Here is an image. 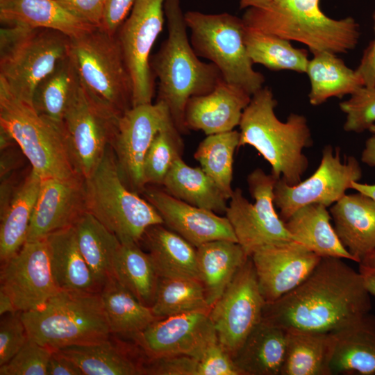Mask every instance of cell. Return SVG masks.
<instances>
[{
	"label": "cell",
	"mask_w": 375,
	"mask_h": 375,
	"mask_svg": "<svg viewBox=\"0 0 375 375\" xmlns=\"http://www.w3.org/2000/svg\"><path fill=\"white\" fill-rule=\"evenodd\" d=\"M338 258H322L300 285L265 303L263 319L285 330L331 333L372 309L360 272Z\"/></svg>",
	"instance_id": "cell-1"
},
{
	"label": "cell",
	"mask_w": 375,
	"mask_h": 375,
	"mask_svg": "<svg viewBox=\"0 0 375 375\" xmlns=\"http://www.w3.org/2000/svg\"><path fill=\"white\" fill-rule=\"evenodd\" d=\"M164 12L168 35L150 66L159 81L157 101L167 106L175 126L183 133L188 131L185 110L189 99L210 93L223 78L214 64L198 58L188 37L180 1L166 0Z\"/></svg>",
	"instance_id": "cell-2"
},
{
	"label": "cell",
	"mask_w": 375,
	"mask_h": 375,
	"mask_svg": "<svg viewBox=\"0 0 375 375\" xmlns=\"http://www.w3.org/2000/svg\"><path fill=\"white\" fill-rule=\"evenodd\" d=\"M277 105L272 90L263 87L251 96L240 123L239 147L250 145L271 166L272 175L283 179L289 185L301 181L308 166L303 152L312 144L306 117L291 113L285 122L276 117Z\"/></svg>",
	"instance_id": "cell-3"
},
{
	"label": "cell",
	"mask_w": 375,
	"mask_h": 375,
	"mask_svg": "<svg viewBox=\"0 0 375 375\" xmlns=\"http://www.w3.org/2000/svg\"><path fill=\"white\" fill-rule=\"evenodd\" d=\"M242 19L249 28L300 42L312 54L347 53L356 48L360 36L354 18L328 17L319 0H272L246 8Z\"/></svg>",
	"instance_id": "cell-4"
},
{
	"label": "cell",
	"mask_w": 375,
	"mask_h": 375,
	"mask_svg": "<svg viewBox=\"0 0 375 375\" xmlns=\"http://www.w3.org/2000/svg\"><path fill=\"white\" fill-rule=\"evenodd\" d=\"M21 317L28 339L53 350L100 342L111 333L99 292L59 290Z\"/></svg>",
	"instance_id": "cell-5"
},
{
	"label": "cell",
	"mask_w": 375,
	"mask_h": 375,
	"mask_svg": "<svg viewBox=\"0 0 375 375\" xmlns=\"http://www.w3.org/2000/svg\"><path fill=\"white\" fill-rule=\"evenodd\" d=\"M111 148H107L99 165L84 178L85 211L121 243H138L149 226L163 224V221L148 201L126 185Z\"/></svg>",
	"instance_id": "cell-6"
},
{
	"label": "cell",
	"mask_w": 375,
	"mask_h": 375,
	"mask_svg": "<svg viewBox=\"0 0 375 375\" xmlns=\"http://www.w3.org/2000/svg\"><path fill=\"white\" fill-rule=\"evenodd\" d=\"M78 81L96 103L119 117L132 107L133 87L118 37L101 28L70 38Z\"/></svg>",
	"instance_id": "cell-7"
},
{
	"label": "cell",
	"mask_w": 375,
	"mask_h": 375,
	"mask_svg": "<svg viewBox=\"0 0 375 375\" xmlns=\"http://www.w3.org/2000/svg\"><path fill=\"white\" fill-rule=\"evenodd\" d=\"M0 126L6 129L41 178L81 176L74 167L63 127L39 115L0 78Z\"/></svg>",
	"instance_id": "cell-8"
},
{
	"label": "cell",
	"mask_w": 375,
	"mask_h": 375,
	"mask_svg": "<svg viewBox=\"0 0 375 375\" xmlns=\"http://www.w3.org/2000/svg\"><path fill=\"white\" fill-rule=\"evenodd\" d=\"M69 42L54 30L19 24L1 28L0 78L13 94L31 103L38 83L68 56Z\"/></svg>",
	"instance_id": "cell-9"
},
{
	"label": "cell",
	"mask_w": 375,
	"mask_h": 375,
	"mask_svg": "<svg viewBox=\"0 0 375 375\" xmlns=\"http://www.w3.org/2000/svg\"><path fill=\"white\" fill-rule=\"evenodd\" d=\"M185 21L195 53L214 64L224 81L242 88L251 95L263 88L265 78L253 69L247 53L246 25L242 18L228 12L188 11Z\"/></svg>",
	"instance_id": "cell-10"
},
{
	"label": "cell",
	"mask_w": 375,
	"mask_h": 375,
	"mask_svg": "<svg viewBox=\"0 0 375 375\" xmlns=\"http://www.w3.org/2000/svg\"><path fill=\"white\" fill-rule=\"evenodd\" d=\"M276 180L257 168L247 176L249 192L255 202H249L240 188L233 190L229 199L225 215L248 256L263 246L294 241L274 208Z\"/></svg>",
	"instance_id": "cell-11"
},
{
	"label": "cell",
	"mask_w": 375,
	"mask_h": 375,
	"mask_svg": "<svg viewBox=\"0 0 375 375\" xmlns=\"http://www.w3.org/2000/svg\"><path fill=\"white\" fill-rule=\"evenodd\" d=\"M119 118L90 97L77 79L62 126L74 167L82 178L90 176L101 161Z\"/></svg>",
	"instance_id": "cell-12"
},
{
	"label": "cell",
	"mask_w": 375,
	"mask_h": 375,
	"mask_svg": "<svg viewBox=\"0 0 375 375\" xmlns=\"http://www.w3.org/2000/svg\"><path fill=\"white\" fill-rule=\"evenodd\" d=\"M362 168L353 156L342 161L340 149L334 151L331 145L322 150L321 161L315 172L307 179L289 185L283 179H277L274 188V205L285 222L299 208L313 203L328 207L339 201L353 182L362 178Z\"/></svg>",
	"instance_id": "cell-13"
},
{
	"label": "cell",
	"mask_w": 375,
	"mask_h": 375,
	"mask_svg": "<svg viewBox=\"0 0 375 375\" xmlns=\"http://www.w3.org/2000/svg\"><path fill=\"white\" fill-rule=\"evenodd\" d=\"M165 1L135 0L119 30L117 37L132 83V106L152 103L150 53L162 29Z\"/></svg>",
	"instance_id": "cell-14"
},
{
	"label": "cell",
	"mask_w": 375,
	"mask_h": 375,
	"mask_svg": "<svg viewBox=\"0 0 375 375\" xmlns=\"http://www.w3.org/2000/svg\"><path fill=\"white\" fill-rule=\"evenodd\" d=\"M265 304L249 257L209 312L218 340L232 358L262 320Z\"/></svg>",
	"instance_id": "cell-15"
},
{
	"label": "cell",
	"mask_w": 375,
	"mask_h": 375,
	"mask_svg": "<svg viewBox=\"0 0 375 375\" xmlns=\"http://www.w3.org/2000/svg\"><path fill=\"white\" fill-rule=\"evenodd\" d=\"M174 124L167 106L162 101L132 106L119 117L111 147L122 178L135 192L147 187L143 174L146 153L156 135Z\"/></svg>",
	"instance_id": "cell-16"
},
{
	"label": "cell",
	"mask_w": 375,
	"mask_h": 375,
	"mask_svg": "<svg viewBox=\"0 0 375 375\" xmlns=\"http://www.w3.org/2000/svg\"><path fill=\"white\" fill-rule=\"evenodd\" d=\"M0 288L11 297L19 312L42 308L60 290L51 268L47 238L26 242L19 251L3 262Z\"/></svg>",
	"instance_id": "cell-17"
},
{
	"label": "cell",
	"mask_w": 375,
	"mask_h": 375,
	"mask_svg": "<svg viewBox=\"0 0 375 375\" xmlns=\"http://www.w3.org/2000/svg\"><path fill=\"white\" fill-rule=\"evenodd\" d=\"M151 358L185 355L199 360L218 342L208 312H193L158 319L133 336Z\"/></svg>",
	"instance_id": "cell-18"
},
{
	"label": "cell",
	"mask_w": 375,
	"mask_h": 375,
	"mask_svg": "<svg viewBox=\"0 0 375 375\" xmlns=\"http://www.w3.org/2000/svg\"><path fill=\"white\" fill-rule=\"evenodd\" d=\"M250 257L265 303L273 302L297 288L322 258L296 241L263 246Z\"/></svg>",
	"instance_id": "cell-19"
},
{
	"label": "cell",
	"mask_w": 375,
	"mask_h": 375,
	"mask_svg": "<svg viewBox=\"0 0 375 375\" xmlns=\"http://www.w3.org/2000/svg\"><path fill=\"white\" fill-rule=\"evenodd\" d=\"M142 193L145 199L158 212L163 224L196 248L218 240L238 242L226 216L221 217L211 210L189 204L165 190L146 187Z\"/></svg>",
	"instance_id": "cell-20"
},
{
	"label": "cell",
	"mask_w": 375,
	"mask_h": 375,
	"mask_svg": "<svg viewBox=\"0 0 375 375\" xmlns=\"http://www.w3.org/2000/svg\"><path fill=\"white\" fill-rule=\"evenodd\" d=\"M84 178H42L26 241L46 238L56 231L72 226L85 212Z\"/></svg>",
	"instance_id": "cell-21"
},
{
	"label": "cell",
	"mask_w": 375,
	"mask_h": 375,
	"mask_svg": "<svg viewBox=\"0 0 375 375\" xmlns=\"http://www.w3.org/2000/svg\"><path fill=\"white\" fill-rule=\"evenodd\" d=\"M251 96L222 78L210 93L189 99L185 110V126L207 135L233 131L240 125Z\"/></svg>",
	"instance_id": "cell-22"
},
{
	"label": "cell",
	"mask_w": 375,
	"mask_h": 375,
	"mask_svg": "<svg viewBox=\"0 0 375 375\" xmlns=\"http://www.w3.org/2000/svg\"><path fill=\"white\" fill-rule=\"evenodd\" d=\"M331 335V375H375V315L369 312Z\"/></svg>",
	"instance_id": "cell-23"
},
{
	"label": "cell",
	"mask_w": 375,
	"mask_h": 375,
	"mask_svg": "<svg viewBox=\"0 0 375 375\" xmlns=\"http://www.w3.org/2000/svg\"><path fill=\"white\" fill-rule=\"evenodd\" d=\"M329 212L340 242L359 263L375 249V201L359 192L345 194Z\"/></svg>",
	"instance_id": "cell-24"
},
{
	"label": "cell",
	"mask_w": 375,
	"mask_h": 375,
	"mask_svg": "<svg viewBox=\"0 0 375 375\" xmlns=\"http://www.w3.org/2000/svg\"><path fill=\"white\" fill-rule=\"evenodd\" d=\"M0 19L6 25L54 30L69 38L96 28L74 16L56 0H0Z\"/></svg>",
	"instance_id": "cell-25"
},
{
	"label": "cell",
	"mask_w": 375,
	"mask_h": 375,
	"mask_svg": "<svg viewBox=\"0 0 375 375\" xmlns=\"http://www.w3.org/2000/svg\"><path fill=\"white\" fill-rule=\"evenodd\" d=\"M287 331L263 319L233 358L242 375H281Z\"/></svg>",
	"instance_id": "cell-26"
},
{
	"label": "cell",
	"mask_w": 375,
	"mask_h": 375,
	"mask_svg": "<svg viewBox=\"0 0 375 375\" xmlns=\"http://www.w3.org/2000/svg\"><path fill=\"white\" fill-rule=\"evenodd\" d=\"M327 208L318 203L305 206L285 222V226L294 241L319 257L355 261L331 225Z\"/></svg>",
	"instance_id": "cell-27"
},
{
	"label": "cell",
	"mask_w": 375,
	"mask_h": 375,
	"mask_svg": "<svg viewBox=\"0 0 375 375\" xmlns=\"http://www.w3.org/2000/svg\"><path fill=\"white\" fill-rule=\"evenodd\" d=\"M46 238L52 274L59 290L99 292L100 288L80 251L74 226L53 232Z\"/></svg>",
	"instance_id": "cell-28"
},
{
	"label": "cell",
	"mask_w": 375,
	"mask_h": 375,
	"mask_svg": "<svg viewBox=\"0 0 375 375\" xmlns=\"http://www.w3.org/2000/svg\"><path fill=\"white\" fill-rule=\"evenodd\" d=\"M237 242L218 240L197 247L199 280L212 308L249 258Z\"/></svg>",
	"instance_id": "cell-29"
},
{
	"label": "cell",
	"mask_w": 375,
	"mask_h": 375,
	"mask_svg": "<svg viewBox=\"0 0 375 375\" xmlns=\"http://www.w3.org/2000/svg\"><path fill=\"white\" fill-rule=\"evenodd\" d=\"M159 277L199 279L197 248L164 224L149 226L142 240Z\"/></svg>",
	"instance_id": "cell-30"
},
{
	"label": "cell",
	"mask_w": 375,
	"mask_h": 375,
	"mask_svg": "<svg viewBox=\"0 0 375 375\" xmlns=\"http://www.w3.org/2000/svg\"><path fill=\"white\" fill-rule=\"evenodd\" d=\"M162 185L170 195L189 204L226 212L228 199L215 182L201 167L186 164L182 157L174 161Z\"/></svg>",
	"instance_id": "cell-31"
},
{
	"label": "cell",
	"mask_w": 375,
	"mask_h": 375,
	"mask_svg": "<svg viewBox=\"0 0 375 375\" xmlns=\"http://www.w3.org/2000/svg\"><path fill=\"white\" fill-rule=\"evenodd\" d=\"M41 181V177L31 169L18 186L8 208L1 215L0 258L3 262L17 253L26 241Z\"/></svg>",
	"instance_id": "cell-32"
},
{
	"label": "cell",
	"mask_w": 375,
	"mask_h": 375,
	"mask_svg": "<svg viewBox=\"0 0 375 375\" xmlns=\"http://www.w3.org/2000/svg\"><path fill=\"white\" fill-rule=\"evenodd\" d=\"M80 251L100 288L114 277L122 243L92 215L85 212L74 225Z\"/></svg>",
	"instance_id": "cell-33"
},
{
	"label": "cell",
	"mask_w": 375,
	"mask_h": 375,
	"mask_svg": "<svg viewBox=\"0 0 375 375\" xmlns=\"http://www.w3.org/2000/svg\"><path fill=\"white\" fill-rule=\"evenodd\" d=\"M312 55L306 72L310 81L311 105L319 106L330 98L351 95L364 86L356 69L347 67L337 54L323 51Z\"/></svg>",
	"instance_id": "cell-34"
},
{
	"label": "cell",
	"mask_w": 375,
	"mask_h": 375,
	"mask_svg": "<svg viewBox=\"0 0 375 375\" xmlns=\"http://www.w3.org/2000/svg\"><path fill=\"white\" fill-rule=\"evenodd\" d=\"M331 333L287 330L281 375H331Z\"/></svg>",
	"instance_id": "cell-35"
},
{
	"label": "cell",
	"mask_w": 375,
	"mask_h": 375,
	"mask_svg": "<svg viewBox=\"0 0 375 375\" xmlns=\"http://www.w3.org/2000/svg\"><path fill=\"white\" fill-rule=\"evenodd\" d=\"M99 293L111 333L134 336L158 319L115 277Z\"/></svg>",
	"instance_id": "cell-36"
},
{
	"label": "cell",
	"mask_w": 375,
	"mask_h": 375,
	"mask_svg": "<svg viewBox=\"0 0 375 375\" xmlns=\"http://www.w3.org/2000/svg\"><path fill=\"white\" fill-rule=\"evenodd\" d=\"M114 277L144 305L154 301L159 276L149 253L138 243H122L114 266Z\"/></svg>",
	"instance_id": "cell-37"
},
{
	"label": "cell",
	"mask_w": 375,
	"mask_h": 375,
	"mask_svg": "<svg viewBox=\"0 0 375 375\" xmlns=\"http://www.w3.org/2000/svg\"><path fill=\"white\" fill-rule=\"evenodd\" d=\"M244 42L253 64L270 70L306 72L309 62L307 51L294 47L289 40L246 26Z\"/></svg>",
	"instance_id": "cell-38"
},
{
	"label": "cell",
	"mask_w": 375,
	"mask_h": 375,
	"mask_svg": "<svg viewBox=\"0 0 375 375\" xmlns=\"http://www.w3.org/2000/svg\"><path fill=\"white\" fill-rule=\"evenodd\" d=\"M56 350L74 362L83 375L143 374L142 369L108 339Z\"/></svg>",
	"instance_id": "cell-39"
},
{
	"label": "cell",
	"mask_w": 375,
	"mask_h": 375,
	"mask_svg": "<svg viewBox=\"0 0 375 375\" xmlns=\"http://www.w3.org/2000/svg\"><path fill=\"white\" fill-rule=\"evenodd\" d=\"M158 319L173 315L208 312L203 286L199 279L187 277H159L154 301L151 306Z\"/></svg>",
	"instance_id": "cell-40"
},
{
	"label": "cell",
	"mask_w": 375,
	"mask_h": 375,
	"mask_svg": "<svg viewBox=\"0 0 375 375\" xmlns=\"http://www.w3.org/2000/svg\"><path fill=\"white\" fill-rule=\"evenodd\" d=\"M77 79L74 67L68 55L35 88L31 101L35 111L63 127L65 112Z\"/></svg>",
	"instance_id": "cell-41"
},
{
	"label": "cell",
	"mask_w": 375,
	"mask_h": 375,
	"mask_svg": "<svg viewBox=\"0 0 375 375\" xmlns=\"http://www.w3.org/2000/svg\"><path fill=\"white\" fill-rule=\"evenodd\" d=\"M240 132L208 135L199 144L194 157L201 168L215 182L229 199L233 194V165L239 148Z\"/></svg>",
	"instance_id": "cell-42"
},
{
	"label": "cell",
	"mask_w": 375,
	"mask_h": 375,
	"mask_svg": "<svg viewBox=\"0 0 375 375\" xmlns=\"http://www.w3.org/2000/svg\"><path fill=\"white\" fill-rule=\"evenodd\" d=\"M181 133L173 123L156 135L144 160L143 174L146 185H162L174 161L181 157L183 143Z\"/></svg>",
	"instance_id": "cell-43"
},
{
	"label": "cell",
	"mask_w": 375,
	"mask_h": 375,
	"mask_svg": "<svg viewBox=\"0 0 375 375\" xmlns=\"http://www.w3.org/2000/svg\"><path fill=\"white\" fill-rule=\"evenodd\" d=\"M339 106L346 115L345 131L360 133L369 131L375 124V87H360Z\"/></svg>",
	"instance_id": "cell-44"
},
{
	"label": "cell",
	"mask_w": 375,
	"mask_h": 375,
	"mask_svg": "<svg viewBox=\"0 0 375 375\" xmlns=\"http://www.w3.org/2000/svg\"><path fill=\"white\" fill-rule=\"evenodd\" d=\"M53 350L30 339L8 362L0 366V375H47Z\"/></svg>",
	"instance_id": "cell-45"
},
{
	"label": "cell",
	"mask_w": 375,
	"mask_h": 375,
	"mask_svg": "<svg viewBox=\"0 0 375 375\" xmlns=\"http://www.w3.org/2000/svg\"><path fill=\"white\" fill-rule=\"evenodd\" d=\"M0 324V366L10 360L28 340L21 312L1 316Z\"/></svg>",
	"instance_id": "cell-46"
},
{
	"label": "cell",
	"mask_w": 375,
	"mask_h": 375,
	"mask_svg": "<svg viewBox=\"0 0 375 375\" xmlns=\"http://www.w3.org/2000/svg\"><path fill=\"white\" fill-rule=\"evenodd\" d=\"M197 375H242L226 349L217 342L198 360Z\"/></svg>",
	"instance_id": "cell-47"
},
{
	"label": "cell",
	"mask_w": 375,
	"mask_h": 375,
	"mask_svg": "<svg viewBox=\"0 0 375 375\" xmlns=\"http://www.w3.org/2000/svg\"><path fill=\"white\" fill-rule=\"evenodd\" d=\"M198 360L185 355L151 358L142 368L143 374L197 375Z\"/></svg>",
	"instance_id": "cell-48"
},
{
	"label": "cell",
	"mask_w": 375,
	"mask_h": 375,
	"mask_svg": "<svg viewBox=\"0 0 375 375\" xmlns=\"http://www.w3.org/2000/svg\"><path fill=\"white\" fill-rule=\"evenodd\" d=\"M81 20L101 28L106 0H56Z\"/></svg>",
	"instance_id": "cell-49"
},
{
	"label": "cell",
	"mask_w": 375,
	"mask_h": 375,
	"mask_svg": "<svg viewBox=\"0 0 375 375\" xmlns=\"http://www.w3.org/2000/svg\"><path fill=\"white\" fill-rule=\"evenodd\" d=\"M135 0H106L101 28L116 35L130 13Z\"/></svg>",
	"instance_id": "cell-50"
},
{
	"label": "cell",
	"mask_w": 375,
	"mask_h": 375,
	"mask_svg": "<svg viewBox=\"0 0 375 375\" xmlns=\"http://www.w3.org/2000/svg\"><path fill=\"white\" fill-rule=\"evenodd\" d=\"M356 71L360 76L365 87H375V38L365 49Z\"/></svg>",
	"instance_id": "cell-51"
},
{
	"label": "cell",
	"mask_w": 375,
	"mask_h": 375,
	"mask_svg": "<svg viewBox=\"0 0 375 375\" xmlns=\"http://www.w3.org/2000/svg\"><path fill=\"white\" fill-rule=\"evenodd\" d=\"M47 375H83L79 367L71 360L53 350L47 367Z\"/></svg>",
	"instance_id": "cell-52"
},
{
	"label": "cell",
	"mask_w": 375,
	"mask_h": 375,
	"mask_svg": "<svg viewBox=\"0 0 375 375\" xmlns=\"http://www.w3.org/2000/svg\"><path fill=\"white\" fill-rule=\"evenodd\" d=\"M12 148L1 151L0 176L1 180L12 174L18 165L19 158L17 153L11 150Z\"/></svg>",
	"instance_id": "cell-53"
},
{
	"label": "cell",
	"mask_w": 375,
	"mask_h": 375,
	"mask_svg": "<svg viewBox=\"0 0 375 375\" xmlns=\"http://www.w3.org/2000/svg\"><path fill=\"white\" fill-rule=\"evenodd\" d=\"M358 272L370 295L375 297V265L359 263Z\"/></svg>",
	"instance_id": "cell-54"
},
{
	"label": "cell",
	"mask_w": 375,
	"mask_h": 375,
	"mask_svg": "<svg viewBox=\"0 0 375 375\" xmlns=\"http://www.w3.org/2000/svg\"><path fill=\"white\" fill-rule=\"evenodd\" d=\"M360 159L364 164L369 167H375V134L366 140Z\"/></svg>",
	"instance_id": "cell-55"
},
{
	"label": "cell",
	"mask_w": 375,
	"mask_h": 375,
	"mask_svg": "<svg viewBox=\"0 0 375 375\" xmlns=\"http://www.w3.org/2000/svg\"><path fill=\"white\" fill-rule=\"evenodd\" d=\"M16 312L19 311L17 310L11 297L7 292L0 288V315L3 316Z\"/></svg>",
	"instance_id": "cell-56"
},
{
	"label": "cell",
	"mask_w": 375,
	"mask_h": 375,
	"mask_svg": "<svg viewBox=\"0 0 375 375\" xmlns=\"http://www.w3.org/2000/svg\"><path fill=\"white\" fill-rule=\"evenodd\" d=\"M351 189L365 194L375 201V184L362 183L356 181L351 183Z\"/></svg>",
	"instance_id": "cell-57"
},
{
	"label": "cell",
	"mask_w": 375,
	"mask_h": 375,
	"mask_svg": "<svg viewBox=\"0 0 375 375\" xmlns=\"http://www.w3.org/2000/svg\"><path fill=\"white\" fill-rule=\"evenodd\" d=\"M17 144L12 135L3 127L0 126V149L1 151L11 148Z\"/></svg>",
	"instance_id": "cell-58"
},
{
	"label": "cell",
	"mask_w": 375,
	"mask_h": 375,
	"mask_svg": "<svg viewBox=\"0 0 375 375\" xmlns=\"http://www.w3.org/2000/svg\"><path fill=\"white\" fill-rule=\"evenodd\" d=\"M272 0H240V8H247L251 6H257L265 4Z\"/></svg>",
	"instance_id": "cell-59"
},
{
	"label": "cell",
	"mask_w": 375,
	"mask_h": 375,
	"mask_svg": "<svg viewBox=\"0 0 375 375\" xmlns=\"http://www.w3.org/2000/svg\"><path fill=\"white\" fill-rule=\"evenodd\" d=\"M359 263L375 265V249L363 258Z\"/></svg>",
	"instance_id": "cell-60"
},
{
	"label": "cell",
	"mask_w": 375,
	"mask_h": 375,
	"mask_svg": "<svg viewBox=\"0 0 375 375\" xmlns=\"http://www.w3.org/2000/svg\"><path fill=\"white\" fill-rule=\"evenodd\" d=\"M369 131L371 132L372 134H375V124L369 128Z\"/></svg>",
	"instance_id": "cell-61"
},
{
	"label": "cell",
	"mask_w": 375,
	"mask_h": 375,
	"mask_svg": "<svg viewBox=\"0 0 375 375\" xmlns=\"http://www.w3.org/2000/svg\"><path fill=\"white\" fill-rule=\"evenodd\" d=\"M373 19H374V33H375V11H374V15H373Z\"/></svg>",
	"instance_id": "cell-62"
}]
</instances>
